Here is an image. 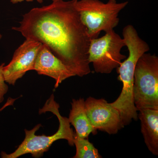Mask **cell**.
I'll use <instances>...</instances> for the list:
<instances>
[{
    "mask_svg": "<svg viewBox=\"0 0 158 158\" xmlns=\"http://www.w3.org/2000/svg\"><path fill=\"white\" fill-rule=\"evenodd\" d=\"M88 118L97 130L115 135L124 127L119 112L104 98L89 97L85 101Z\"/></svg>",
    "mask_w": 158,
    "mask_h": 158,
    "instance_id": "cell-7",
    "label": "cell"
},
{
    "mask_svg": "<svg viewBox=\"0 0 158 158\" xmlns=\"http://www.w3.org/2000/svg\"><path fill=\"white\" fill-rule=\"evenodd\" d=\"M50 1H52V2H55V1H58V0H50Z\"/></svg>",
    "mask_w": 158,
    "mask_h": 158,
    "instance_id": "cell-16",
    "label": "cell"
},
{
    "mask_svg": "<svg viewBox=\"0 0 158 158\" xmlns=\"http://www.w3.org/2000/svg\"><path fill=\"white\" fill-rule=\"evenodd\" d=\"M127 1H129V0H127Z\"/></svg>",
    "mask_w": 158,
    "mask_h": 158,
    "instance_id": "cell-17",
    "label": "cell"
},
{
    "mask_svg": "<svg viewBox=\"0 0 158 158\" xmlns=\"http://www.w3.org/2000/svg\"><path fill=\"white\" fill-rule=\"evenodd\" d=\"M40 75L47 76L55 79V88L63 81L76 75L68 68L48 48L42 44L37 55L34 69Z\"/></svg>",
    "mask_w": 158,
    "mask_h": 158,
    "instance_id": "cell-9",
    "label": "cell"
},
{
    "mask_svg": "<svg viewBox=\"0 0 158 158\" xmlns=\"http://www.w3.org/2000/svg\"><path fill=\"white\" fill-rule=\"evenodd\" d=\"M128 4V1L118 3L116 0H109L106 3L100 0H78L76 8L91 39L98 37L102 31L106 33L114 30L119 23V12Z\"/></svg>",
    "mask_w": 158,
    "mask_h": 158,
    "instance_id": "cell-4",
    "label": "cell"
},
{
    "mask_svg": "<svg viewBox=\"0 0 158 158\" xmlns=\"http://www.w3.org/2000/svg\"><path fill=\"white\" fill-rule=\"evenodd\" d=\"M5 63L0 65V103L2 102L4 100V96L8 92L9 87L6 84L3 75V67L5 66Z\"/></svg>",
    "mask_w": 158,
    "mask_h": 158,
    "instance_id": "cell-13",
    "label": "cell"
},
{
    "mask_svg": "<svg viewBox=\"0 0 158 158\" xmlns=\"http://www.w3.org/2000/svg\"><path fill=\"white\" fill-rule=\"evenodd\" d=\"M2 35L0 33V40L2 39Z\"/></svg>",
    "mask_w": 158,
    "mask_h": 158,
    "instance_id": "cell-15",
    "label": "cell"
},
{
    "mask_svg": "<svg viewBox=\"0 0 158 158\" xmlns=\"http://www.w3.org/2000/svg\"><path fill=\"white\" fill-rule=\"evenodd\" d=\"M59 105L55 101L54 95L52 94L43 107L39 110L40 114L50 112L57 116L59 120V128L54 135L48 136L35 135L36 132L41 127V124L37 125L30 131L25 129V138L17 149L9 154L2 152L1 157L16 158L27 154H31L34 157H40L49 149L55 141L60 139L66 140L70 146H73L74 132L70 127L68 118L61 116L59 112Z\"/></svg>",
    "mask_w": 158,
    "mask_h": 158,
    "instance_id": "cell-3",
    "label": "cell"
},
{
    "mask_svg": "<svg viewBox=\"0 0 158 158\" xmlns=\"http://www.w3.org/2000/svg\"><path fill=\"white\" fill-rule=\"evenodd\" d=\"M125 46L124 39L114 30L106 32L100 38L90 40L88 59L95 72L109 74L118 67L127 58L121 52Z\"/></svg>",
    "mask_w": 158,
    "mask_h": 158,
    "instance_id": "cell-6",
    "label": "cell"
},
{
    "mask_svg": "<svg viewBox=\"0 0 158 158\" xmlns=\"http://www.w3.org/2000/svg\"><path fill=\"white\" fill-rule=\"evenodd\" d=\"M141 132L150 152L158 156V110L143 109L139 110Z\"/></svg>",
    "mask_w": 158,
    "mask_h": 158,
    "instance_id": "cell-10",
    "label": "cell"
},
{
    "mask_svg": "<svg viewBox=\"0 0 158 158\" xmlns=\"http://www.w3.org/2000/svg\"><path fill=\"white\" fill-rule=\"evenodd\" d=\"M123 36L129 56L116 68L118 74L117 79L123 83V88L118 98L111 104L119 112L123 124L127 126L133 119L137 120L138 118V110L134 104L133 96L135 68L140 57L148 52L150 48L131 25L124 27Z\"/></svg>",
    "mask_w": 158,
    "mask_h": 158,
    "instance_id": "cell-2",
    "label": "cell"
},
{
    "mask_svg": "<svg viewBox=\"0 0 158 158\" xmlns=\"http://www.w3.org/2000/svg\"><path fill=\"white\" fill-rule=\"evenodd\" d=\"M74 145L76 148V153L74 158H101L98 150L90 142L88 138H80L75 132L74 134Z\"/></svg>",
    "mask_w": 158,
    "mask_h": 158,
    "instance_id": "cell-12",
    "label": "cell"
},
{
    "mask_svg": "<svg viewBox=\"0 0 158 158\" xmlns=\"http://www.w3.org/2000/svg\"><path fill=\"white\" fill-rule=\"evenodd\" d=\"M71 106L68 119L75 129L77 135L80 138H88L90 134L96 135L97 130L92 126L88 118L84 99H73Z\"/></svg>",
    "mask_w": 158,
    "mask_h": 158,
    "instance_id": "cell-11",
    "label": "cell"
},
{
    "mask_svg": "<svg viewBox=\"0 0 158 158\" xmlns=\"http://www.w3.org/2000/svg\"><path fill=\"white\" fill-rule=\"evenodd\" d=\"M133 96L138 111L158 110V57L145 53L138 59L134 74Z\"/></svg>",
    "mask_w": 158,
    "mask_h": 158,
    "instance_id": "cell-5",
    "label": "cell"
},
{
    "mask_svg": "<svg viewBox=\"0 0 158 158\" xmlns=\"http://www.w3.org/2000/svg\"><path fill=\"white\" fill-rule=\"evenodd\" d=\"M77 1L58 0L33 8L12 30L46 46L76 76L82 77L91 72L88 59L91 39L76 8Z\"/></svg>",
    "mask_w": 158,
    "mask_h": 158,
    "instance_id": "cell-1",
    "label": "cell"
},
{
    "mask_svg": "<svg viewBox=\"0 0 158 158\" xmlns=\"http://www.w3.org/2000/svg\"><path fill=\"white\" fill-rule=\"evenodd\" d=\"M42 44L26 39L15 51L12 59L8 65L3 67V73L6 83L14 85L27 72L34 69L37 55Z\"/></svg>",
    "mask_w": 158,
    "mask_h": 158,
    "instance_id": "cell-8",
    "label": "cell"
},
{
    "mask_svg": "<svg viewBox=\"0 0 158 158\" xmlns=\"http://www.w3.org/2000/svg\"><path fill=\"white\" fill-rule=\"evenodd\" d=\"M34 1H36L39 3H42L44 2V0H10V2L13 4H16L23 2H32Z\"/></svg>",
    "mask_w": 158,
    "mask_h": 158,
    "instance_id": "cell-14",
    "label": "cell"
}]
</instances>
